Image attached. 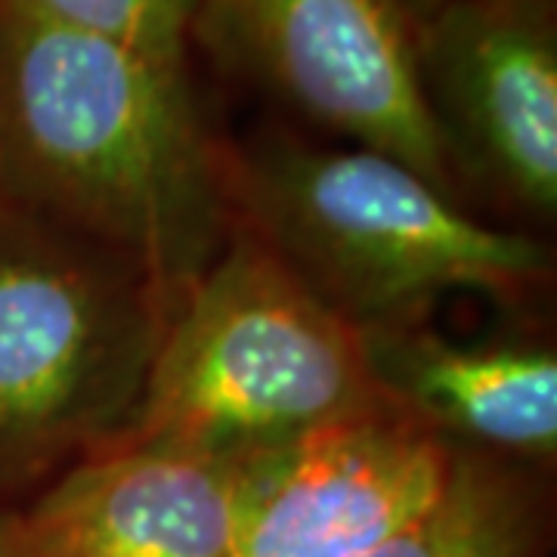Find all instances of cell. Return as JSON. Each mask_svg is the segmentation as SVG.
I'll use <instances>...</instances> for the list:
<instances>
[{"label":"cell","instance_id":"cell-5","mask_svg":"<svg viewBox=\"0 0 557 557\" xmlns=\"http://www.w3.org/2000/svg\"><path fill=\"white\" fill-rule=\"evenodd\" d=\"M189 50L456 196L394 0H199Z\"/></svg>","mask_w":557,"mask_h":557},{"label":"cell","instance_id":"cell-13","mask_svg":"<svg viewBox=\"0 0 557 557\" xmlns=\"http://www.w3.org/2000/svg\"><path fill=\"white\" fill-rule=\"evenodd\" d=\"M0 557H7V508H0Z\"/></svg>","mask_w":557,"mask_h":557},{"label":"cell","instance_id":"cell-2","mask_svg":"<svg viewBox=\"0 0 557 557\" xmlns=\"http://www.w3.org/2000/svg\"><path fill=\"white\" fill-rule=\"evenodd\" d=\"M233 223L357 332L412 325L449 292L523 304L548 248L471 218L456 196L375 149H322L285 131L223 146Z\"/></svg>","mask_w":557,"mask_h":557},{"label":"cell","instance_id":"cell-10","mask_svg":"<svg viewBox=\"0 0 557 557\" xmlns=\"http://www.w3.org/2000/svg\"><path fill=\"white\" fill-rule=\"evenodd\" d=\"M527 468L456 449L437 502L362 557H542L545 496Z\"/></svg>","mask_w":557,"mask_h":557},{"label":"cell","instance_id":"cell-6","mask_svg":"<svg viewBox=\"0 0 557 557\" xmlns=\"http://www.w3.org/2000/svg\"><path fill=\"white\" fill-rule=\"evenodd\" d=\"M421 102L456 186L557 211V0H456L412 25Z\"/></svg>","mask_w":557,"mask_h":557},{"label":"cell","instance_id":"cell-1","mask_svg":"<svg viewBox=\"0 0 557 557\" xmlns=\"http://www.w3.org/2000/svg\"><path fill=\"white\" fill-rule=\"evenodd\" d=\"M0 201L183 298L236 223L189 69L0 0Z\"/></svg>","mask_w":557,"mask_h":557},{"label":"cell","instance_id":"cell-12","mask_svg":"<svg viewBox=\"0 0 557 557\" xmlns=\"http://www.w3.org/2000/svg\"><path fill=\"white\" fill-rule=\"evenodd\" d=\"M394 3L399 7V13L416 25V22L434 16L437 10L449 7V3H456V0H394Z\"/></svg>","mask_w":557,"mask_h":557},{"label":"cell","instance_id":"cell-4","mask_svg":"<svg viewBox=\"0 0 557 557\" xmlns=\"http://www.w3.org/2000/svg\"><path fill=\"white\" fill-rule=\"evenodd\" d=\"M177 304L134 263L0 201V508L127 434Z\"/></svg>","mask_w":557,"mask_h":557},{"label":"cell","instance_id":"cell-7","mask_svg":"<svg viewBox=\"0 0 557 557\" xmlns=\"http://www.w3.org/2000/svg\"><path fill=\"white\" fill-rule=\"evenodd\" d=\"M263 458L102 446L7 508V557H242Z\"/></svg>","mask_w":557,"mask_h":557},{"label":"cell","instance_id":"cell-11","mask_svg":"<svg viewBox=\"0 0 557 557\" xmlns=\"http://www.w3.org/2000/svg\"><path fill=\"white\" fill-rule=\"evenodd\" d=\"M47 20L124 44L139 57L189 69V28L199 0H16Z\"/></svg>","mask_w":557,"mask_h":557},{"label":"cell","instance_id":"cell-9","mask_svg":"<svg viewBox=\"0 0 557 557\" xmlns=\"http://www.w3.org/2000/svg\"><path fill=\"white\" fill-rule=\"evenodd\" d=\"M384 403L458 449L545 468L557 456V357L545 344H458L424 322L359 332Z\"/></svg>","mask_w":557,"mask_h":557},{"label":"cell","instance_id":"cell-8","mask_svg":"<svg viewBox=\"0 0 557 557\" xmlns=\"http://www.w3.org/2000/svg\"><path fill=\"white\" fill-rule=\"evenodd\" d=\"M456 449L391 403L260 461L242 557H362L424 515Z\"/></svg>","mask_w":557,"mask_h":557},{"label":"cell","instance_id":"cell-3","mask_svg":"<svg viewBox=\"0 0 557 557\" xmlns=\"http://www.w3.org/2000/svg\"><path fill=\"white\" fill-rule=\"evenodd\" d=\"M381 403L362 335L236 226L174 307L115 443L263 458Z\"/></svg>","mask_w":557,"mask_h":557}]
</instances>
